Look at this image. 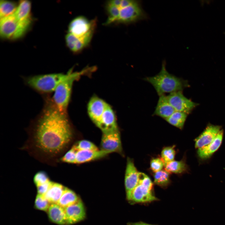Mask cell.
Returning a JSON list of instances; mask_svg holds the SVG:
<instances>
[{"mask_svg":"<svg viewBox=\"0 0 225 225\" xmlns=\"http://www.w3.org/2000/svg\"><path fill=\"white\" fill-rule=\"evenodd\" d=\"M43 98L42 108L27 129L28 138L23 149L38 160L53 165L59 162L72 141V129L67 113L56 108L50 96Z\"/></svg>","mask_w":225,"mask_h":225,"instance_id":"1","label":"cell"},{"mask_svg":"<svg viewBox=\"0 0 225 225\" xmlns=\"http://www.w3.org/2000/svg\"><path fill=\"white\" fill-rule=\"evenodd\" d=\"M143 79L153 86L159 96L166 93L182 91L189 86L187 81L169 73L166 69L165 62L162 63L161 69L158 74Z\"/></svg>","mask_w":225,"mask_h":225,"instance_id":"2","label":"cell"},{"mask_svg":"<svg viewBox=\"0 0 225 225\" xmlns=\"http://www.w3.org/2000/svg\"><path fill=\"white\" fill-rule=\"evenodd\" d=\"M93 68H87L80 71L75 72L70 70L67 73L66 77L56 88L51 97L53 103L60 112L67 113L68 108L74 82L82 75L93 70Z\"/></svg>","mask_w":225,"mask_h":225,"instance_id":"3","label":"cell"},{"mask_svg":"<svg viewBox=\"0 0 225 225\" xmlns=\"http://www.w3.org/2000/svg\"><path fill=\"white\" fill-rule=\"evenodd\" d=\"M67 73H52L25 77V85L44 96H49L67 76Z\"/></svg>","mask_w":225,"mask_h":225,"instance_id":"4","label":"cell"},{"mask_svg":"<svg viewBox=\"0 0 225 225\" xmlns=\"http://www.w3.org/2000/svg\"><path fill=\"white\" fill-rule=\"evenodd\" d=\"M96 25L94 20H89L84 16H78L70 22L68 32L80 39L87 46L92 40Z\"/></svg>","mask_w":225,"mask_h":225,"instance_id":"5","label":"cell"},{"mask_svg":"<svg viewBox=\"0 0 225 225\" xmlns=\"http://www.w3.org/2000/svg\"><path fill=\"white\" fill-rule=\"evenodd\" d=\"M153 184L145 173L139 172V182L133 190L129 202L132 203H145L158 200L152 192Z\"/></svg>","mask_w":225,"mask_h":225,"instance_id":"6","label":"cell"},{"mask_svg":"<svg viewBox=\"0 0 225 225\" xmlns=\"http://www.w3.org/2000/svg\"><path fill=\"white\" fill-rule=\"evenodd\" d=\"M29 26L18 21L14 14L0 20L1 36L8 39H18L25 34Z\"/></svg>","mask_w":225,"mask_h":225,"instance_id":"7","label":"cell"},{"mask_svg":"<svg viewBox=\"0 0 225 225\" xmlns=\"http://www.w3.org/2000/svg\"><path fill=\"white\" fill-rule=\"evenodd\" d=\"M119 8L120 13L116 23H130L146 17L140 3L137 1L135 0L132 3L127 7Z\"/></svg>","mask_w":225,"mask_h":225,"instance_id":"8","label":"cell"},{"mask_svg":"<svg viewBox=\"0 0 225 225\" xmlns=\"http://www.w3.org/2000/svg\"><path fill=\"white\" fill-rule=\"evenodd\" d=\"M166 97L175 111L188 114L198 105V103L185 97L183 94L182 91L171 93L166 96Z\"/></svg>","mask_w":225,"mask_h":225,"instance_id":"9","label":"cell"},{"mask_svg":"<svg viewBox=\"0 0 225 225\" xmlns=\"http://www.w3.org/2000/svg\"><path fill=\"white\" fill-rule=\"evenodd\" d=\"M101 149L109 152L122 153V148L118 129L102 133Z\"/></svg>","mask_w":225,"mask_h":225,"instance_id":"10","label":"cell"},{"mask_svg":"<svg viewBox=\"0 0 225 225\" xmlns=\"http://www.w3.org/2000/svg\"><path fill=\"white\" fill-rule=\"evenodd\" d=\"M139 173L133 160L128 158L125 170L124 183L126 198L129 201L133 190L138 184Z\"/></svg>","mask_w":225,"mask_h":225,"instance_id":"11","label":"cell"},{"mask_svg":"<svg viewBox=\"0 0 225 225\" xmlns=\"http://www.w3.org/2000/svg\"><path fill=\"white\" fill-rule=\"evenodd\" d=\"M108 104L102 99L93 97L89 101L88 106L89 115L93 122L97 126Z\"/></svg>","mask_w":225,"mask_h":225,"instance_id":"12","label":"cell"},{"mask_svg":"<svg viewBox=\"0 0 225 225\" xmlns=\"http://www.w3.org/2000/svg\"><path fill=\"white\" fill-rule=\"evenodd\" d=\"M67 224H72L83 220L86 216L85 208L80 199L76 203L64 208Z\"/></svg>","mask_w":225,"mask_h":225,"instance_id":"13","label":"cell"},{"mask_svg":"<svg viewBox=\"0 0 225 225\" xmlns=\"http://www.w3.org/2000/svg\"><path fill=\"white\" fill-rule=\"evenodd\" d=\"M221 126L208 124L203 131L194 140L196 148L205 147L211 143L221 130Z\"/></svg>","mask_w":225,"mask_h":225,"instance_id":"14","label":"cell"},{"mask_svg":"<svg viewBox=\"0 0 225 225\" xmlns=\"http://www.w3.org/2000/svg\"><path fill=\"white\" fill-rule=\"evenodd\" d=\"M223 131L221 130L214 140L207 145L198 149V157L201 160H205L210 158L221 146L223 137Z\"/></svg>","mask_w":225,"mask_h":225,"instance_id":"15","label":"cell"},{"mask_svg":"<svg viewBox=\"0 0 225 225\" xmlns=\"http://www.w3.org/2000/svg\"><path fill=\"white\" fill-rule=\"evenodd\" d=\"M97 126L102 133L118 129L114 113L109 105L103 112Z\"/></svg>","mask_w":225,"mask_h":225,"instance_id":"16","label":"cell"},{"mask_svg":"<svg viewBox=\"0 0 225 225\" xmlns=\"http://www.w3.org/2000/svg\"><path fill=\"white\" fill-rule=\"evenodd\" d=\"M109 153V152L101 149L77 151L76 163H82L99 159L105 157Z\"/></svg>","mask_w":225,"mask_h":225,"instance_id":"17","label":"cell"},{"mask_svg":"<svg viewBox=\"0 0 225 225\" xmlns=\"http://www.w3.org/2000/svg\"><path fill=\"white\" fill-rule=\"evenodd\" d=\"M31 4L28 0H22L19 2L14 15L20 22L30 25L31 22Z\"/></svg>","mask_w":225,"mask_h":225,"instance_id":"18","label":"cell"},{"mask_svg":"<svg viewBox=\"0 0 225 225\" xmlns=\"http://www.w3.org/2000/svg\"><path fill=\"white\" fill-rule=\"evenodd\" d=\"M175 110L168 101L165 95L159 96L153 115L157 116L164 120L170 116Z\"/></svg>","mask_w":225,"mask_h":225,"instance_id":"19","label":"cell"},{"mask_svg":"<svg viewBox=\"0 0 225 225\" xmlns=\"http://www.w3.org/2000/svg\"><path fill=\"white\" fill-rule=\"evenodd\" d=\"M47 211L49 218L52 222L60 225L67 224L64 208L57 203L51 204Z\"/></svg>","mask_w":225,"mask_h":225,"instance_id":"20","label":"cell"},{"mask_svg":"<svg viewBox=\"0 0 225 225\" xmlns=\"http://www.w3.org/2000/svg\"><path fill=\"white\" fill-rule=\"evenodd\" d=\"M66 187L57 182H52L48 190L44 195L50 203H57Z\"/></svg>","mask_w":225,"mask_h":225,"instance_id":"21","label":"cell"},{"mask_svg":"<svg viewBox=\"0 0 225 225\" xmlns=\"http://www.w3.org/2000/svg\"><path fill=\"white\" fill-rule=\"evenodd\" d=\"M164 169L168 172L181 174L188 171V168L185 160L172 161L164 162Z\"/></svg>","mask_w":225,"mask_h":225,"instance_id":"22","label":"cell"},{"mask_svg":"<svg viewBox=\"0 0 225 225\" xmlns=\"http://www.w3.org/2000/svg\"><path fill=\"white\" fill-rule=\"evenodd\" d=\"M79 200L74 192L66 188L57 204L65 208L76 203Z\"/></svg>","mask_w":225,"mask_h":225,"instance_id":"23","label":"cell"},{"mask_svg":"<svg viewBox=\"0 0 225 225\" xmlns=\"http://www.w3.org/2000/svg\"><path fill=\"white\" fill-rule=\"evenodd\" d=\"M65 41L68 48L74 53L80 52L87 46L79 38L68 32L65 36Z\"/></svg>","mask_w":225,"mask_h":225,"instance_id":"24","label":"cell"},{"mask_svg":"<svg viewBox=\"0 0 225 225\" xmlns=\"http://www.w3.org/2000/svg\"><path fill=\"white\" fill-rule=\"evenodd\" d=\"M18 5L14 2L1 0L0 3V20L14 14Z\"/></svg>","mask_w":225,"mask_h":225,"instance_id":"25","label":"cell"},{"mask_svg":"<svg viewBox=\"0 0 225 225\" xmlns=\"http://www.w3.org/2000/svg\"><path fill=\"white\" fill-rule=\"evenodd\" d=\"M188 115L184 112L175 111L165 120L170 124L182 129Z\"/></svg>","mask_w":225,"mask_h":225,"instance_id":"26","label":"cell"},{"mask_svg":"<svg viewBox=\"0 0 225 225\" xmlns=\"http://www.w3.org/2000/svg\"><path fill=\"white\" fill-rule=\"evenodd\" d=\"M154 183L161 188H167L170 183V173L162 169L154 174Z\"/></svg>","mask_w":225,"mask_h":225,"instance_id":"27","label":"cell"},{"mask_svg":"<svg viewBox=\"0 0 225 225\" xmlns=\"http://www.w3.org/2000/svg\"><path fill=\"white\" fill-rule=\"evenodd\" d=\"M106 9L108 16L105 25L116 23L120 13L119 8L108 2L106 5Z\"/></svg>","mask_w":225,"mask_h":225,"instance_id":"28","label":"cell"},{"mask_svg":"<svg viewBox=\"0 0 225 225\" xmlns=\"http://www.w3.org/2000/svg\"><path fill=\"white\" fill-rule=\"evenodd\" d=\"M175 146L165 147L161 152V158L164 162H168L174 160L176 154Z\"/></svg>","mask_w":225,"mask_h":225,"instance_id":"29","label":"cell"},{"mask_svg":"<svg viewBox=\"0 0 225 225\" xmlns=\"http://www.w3.org/2000/svg\"><path fill=\"white\" fill-rule=\"evenodd\" d=\"M77 151L79 150H97V146L92 142L87 140L79 141L72 146Z\"/></svg>","mask_w":225,"mask_h":225,"instance_id":"30","label":"cell"},{"mask_svg":"<svg viewBox=\"0 0 225 225\" xmlns=\"http://www.w3.org/2000/svg\"><path fill=\"white\" fill-rule=\"evenodd\" d=\"M51 204L44 195L38 194L35 199V206L37 209L48 211Z\"/></svg>","mask_w":225,"mask_h":225,"instance_id":"31","label":"cell"},{"mask_svg":"<svg viewBox=\"0 0 225 225\" xmlns=\"http://www.w3.org/2000/svg\"><path fill=\"white\" fill-rule=\"evenodd\" d=\"M77 151L73 147L60 158L59 162L69 163H75Z\"/></svg>","mask_w":225,"mask_h":225,"instance_id":"32","label":"cell"},{"mask_svg":"<svg viewBox=\"0 0 225 225\" xmlns=\"http://www.w3.org/2000/svg\"><path fill=\"white\" fill-rule=\"evenodd\" d=\"M164 165V162L161 158H153L150 161V169L154 173L162 170Z\"/></svg>","mask_w":225,"mask_h":225,"instance_id":"33","label":"cell"},{"mask_svg":"<svg viewBox=\"0 0 225 225\" xmlns=\"http://www.w3.org/2000/svg\"><path fill=\"white\" fill-rule=\"evenodd\" d=\"M52 181L50 180L42 184L36 186L38 194L44 195L49 188Z\"/></svg>","mask_w":225,"mask_h":225,"instance_id":"34","label":"cell"},{"mask_svg":"<svg viewBox=\"0 0 225 225\" xmlns=\"http://www.w3.org/2000/svg\"><path fill=\"white\" fill-rule=\"evenodd\" d=\"M127 225H154L147 223L142 222H136L128 223Z\"/></svg>","mask_w":225,"mask_h":225,"instance_id":"35","label":"cell"}]
</instances>
